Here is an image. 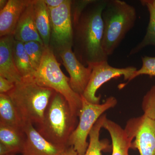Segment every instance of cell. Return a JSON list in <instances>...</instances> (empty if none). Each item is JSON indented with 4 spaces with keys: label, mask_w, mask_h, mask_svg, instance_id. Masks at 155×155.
Segmentation results:
<instances>
[{
    "label": "cell",
    "mask_w": 155,
    "mask_h": 155,
    "mask_svg": "<svg viewBox=\"0 0 155 155\" xmlns=\"http://www.w3.org/2000/svg\"><path fill=\"white\" fill-rule=\"evenodd\" d=\"M23 44L31 67L35 72L41 63L45 50L44 45L36 41L27 42Z\"/></svg>",
    "instance_id": "cell-22"
},
{
    "label": "cell",
    "mask_w": 155,
    "mask_h": 155,
    "mask_svg": "<svg viewBox=\"0 0 155 155\" xmlns=\"http://www.w3.org/2000/svg\"><path fill=\"white\" fill-rule=\"evenodd\" d=\"M65 0H44L49 8H55L64 2Z\"/></svg>",
    "instance_id": "cell-26"
},
{
    "label": "cell",
    "mask_w": 155,
    "mask_h": 155,
    "mask_svg": "<svg viewBox=\"0 0 155 155\" xmlns=\"http://www.w3.org/2000/svg\"><path fill=\"white\" fill-rule=\"evenodd\" d=\"M125 129L134 140L130 149L138 150L140 155H155V120L143 114L129 119Z\"/></svg>",
    "instance_id": "cell-9"
},
{
    "label": "cell",
    "mask_w": 155,
    "mask_h": 155,
    "mask_svg": "<svg viewBox=\"0 0 155 155\" xmlns=\"http://www.w3.org/2000/svg\"><path fill=\"white\" fill-rule=\"evenodd\" d=\"M13 52L15 65L22 78L32 77L35 71L31 67L23 43L15 40Z\"/></svg>",
    "instance_id": "cell-21"
},
{
    "label": "cell",
    "mask_w": 155,
    "mask_h": 155,
    "mask_svg": "<svg viewBox=\"0 0 155 155\" xmlns=\"http://www.w3.org/2000/svg\"><path fill=\"white\" fill-rule=\"evenodd\" d=\"M13 35L15 40L23 43L36 41L44 45L35 24L34 0L25 9L20 17Z\"/></svg>",
    "instance_id": "cell-14"
},
{
    "label": "cell",
    "mask_w": 155,
    "mask_h": 155,
    "mask_svg": "<svg viewBox=\"0 0 155 155\" xmlns=\"http://www.w3.org/2000/svg\"><path fill=\"white\" fill-rule=\"evenodd\" d=\"M58 55L70 76L69 84L71 88L78 94L81 95L89 81L91 67H85L81 64L76 58L72 48L61 51Z\"/></svg>",
    "instance_id": "cell-11"
},
{
    "label": "cell",
    "mask_w": 155,
    "mask_h": 155,
    "mask_svg": "<svg viewBox=\"0 0 155 155\" xmlns=\"http://www.w3.org/2000/svg\"><path fill=\"white\" fill-rule=\"evenodd\" d=\"M107 0L72 1L73 52L85 67L107 61L102 47V14Z\"/></svg>",
    "instance_id": "cell-1"
},
{
    "label": "cell",
    "mask_w": 155,
    "mask_h": 155,
    "mask_svg": "<svg viewBox=\"0 0 155 155\" xmlns=\"http://www.w3.org/2000/svg\"><path fill=\"white\" fill-rule=\"evenodd\" d=\"M142 66L141 68L134 72L129 82L140 75H148L150 77L155 76V57H143L142 58Z\"/></svg>",
    "instance_id": "cell-24"
},
{
    "label": "cell",
    "mask_w": 155,
    "mask_h": 155,
    "mask_svg": "<svg viewBox=\"0 0 155 155\" xmlns=\"http://www.w3.org/2000/svg\"><path fill=\"white\" fill-rule=\"evenodd\" d=\"M102 17L104 22L103 50L108 57L114 54L137 19L134 7L121 0H107Z\"/></svg>",
    "instance_id": "cell-3"
},
{
    "label": "cell",
    "mask_w": 155,
    "mask_h": 155,
    "mask_svg": "<svg viewBox=\"0 0 155 155\" xmlns=\"http://www.w3.org/2000/svg\"><path fill=\"white\" fill-rule=\"evenodd\" d=\"M72 1L65 0L55 8H49L51 20L49 48L55 54L67 48H72L73 30L71 5Z\"/></svg>",
    "instance_id": "cell-7"
},
{
    "label": "cell",
    "mask_w": 155,
    "mask_h": 155,
    "mask_svg": "<svg viewBox=\"0 0 155 155\" xmlns=\"http://www.w3.org/2000/svg\"><path fill=\"white\" fill-rule=\"evenodd\" d=\"M8 1L6 0H1L0 1V10H2L5 7L8 3Z\"/></svg>",
    "instance_id": "cell-28"
},
{
    "label": "cell",
    "mask_w": 155,
    "mask_h": 155,
    "mask_svg": "<svg viewBox=\"0 0 155 155\" xmlns=\"http://www.w3.org/2000/svg\"><path fill=\"white\" fill-rule=\"evenodd\" d=\"M91 67L92 72L89 81L81 96L89 102L93 104H100L101 96H97L96 93L104 84L113 78L123 76L124 80H127V83L119 85V88H122L129 83L132 75L137 70L134 67L125 68L112 67L108 64L107 61L94 64Z\"/></svg>",
    "instance_id": "cell-8"
},
{
    "label": "cell",
    "mask_w": 155,
    "mask_h": 155,
    "mask_svg": "<svg viewBox=\"0 0 155 155\" xmlns=\"http://www.w3.org/2000/svg\"><path fill=\"white\" fill-rule=\"evenodd\" d=\"M64 155H79L73 147L69 146L67 148Z\"/></svg>",
    "instance_id": "cell-27"
},
{
    "label": "cell",
    "mask_w": 155,
    "mask_h": 155,
    "mask_svg": "<svg viewBox=\"0 0 155 155\" xmlns=\"http://www.w3.org/2000/svg\"><path fill=\"white\" fill-rule=\"evenodd\" d=\"M15 155L14 154H10V155Z\"/></svg>",
    "instance_id": "cell-29"
},
{
    "label": "cell",
    "mask_w": 155,
    "mask_h": 155,
    "mask_svg": "<svg viewBox=\"0 0 155 155\" xmlns=\"http://www.w3.org/2000/svg\"><path fill=\"white\" fill-rule=\"evenodd\" d=\"M24 122L8 95L0 94V125L23 129Z\"/></svg>",
    "instance_id": "cell-16"
},
{
    "label": "cell",
    "mask_w": 155,
    "mask_h": 155,
    "mask_svg": "<svg viewBox=\"0 0 155 155\" xmlns=\"http://www.w3.org/2000/svg\"><path fill=\"white\" fill-rule=\"evenodd\" d=\"M60 65L52 50L45 47L40 67L31 78L40 86L52 89L63 96L69 103L73 115L79 117L82 98L71 88L69 78L63 73Z\"/></svg>",
    "instance_id": "cell-5"
},
{
    "label": "cell",
    "mask_w": 155,
    "mask_h": 155,
    "mask_svg": "<svg viewBox=\"0 0 155 155\" xmlns=\"http://www.w3.org/2000/svg\"><path fill=\"white\" fill-rule=\"evenodd\" d=\"M71 111L65 97L54 92L45 111L40 124L36 130L45 139L54 144L68 147L70 136L78 121Z\"/></svg>",
    "instance_id": "cell-2"
},
{
    "label": "cell",
    "mask_w": 155,
    "mask_h": 155,
    "mask_svg": "<svg viewBox=\"0 0 155 155\" xmlns=\"http://www.w3.org/2000/svg\"><path fill=\"white\" fill-rule=\"evenodd\" d=\"M32 0H9L0 11V36L13 35L20 17Z\"/></svg>",
    "instance_id": "cell-12"
},
{
    "label": "cell",
    "mask_w": 155,
    "mask_h": 155,
    "mask_svg": "<svg viewBox=\"0 0 155 155\" xmlns=\"http://www.w3.org/2000/svg\"><path fill=\"white\" fill-rule=\"evenodd\" d=\"M25 140L22 155H64L68 147L51 143L42 136L32 123L24 122Z\"/></svg>",
    "instance_id": "cell-10"
},
{
    "label": "cell",
    "mask_w": 155,
    "mask_h": 155,
    "mask_svg": "<svg viewBox=\"0 0 155 155\" xmlns=\"http://www.w3.org/2000/svg\"><path fill=\"white\" fill-rule=\"evenodd\" d=\"M14 41L13 35L2 37L0 39V76L16 83L21 81L22 77L14 61Z\"/></svg>",
    "instance_id": "cell-13"
},
{
    "label": "cell",
    "mask_w": 155,
    "mask_h": 155,
    "mask_svg": "<svg viewBox=\"0 0 155 155\" xmlns=\"http://www.w3.org/2000/svg\"><path fill=\"white\" fill-rule=\"evenodd\" d=\"M142 109L143 115L155 120V84L147 92L143 98Z\"/></svg>",
    "instance_id": "cell-23"
},
{
    "label": "cell",
    "mask_w": 155,
    "mask_h": 155,
    "mask_svg": "<svg viewBox=\"0 0 155 155\" xmlns=\"http://www.w3.org/2000/svg\"><path fill=\"white\" fill-rule=\"evenodd\" d=\"M34 8L38 31L45 46L49 47L51 32L49 10L44 0H34Z\"/></svg>",
    "instance_id": "cell-17"
},
{
    "label": "cell",
    "mask_w": 155,
    "mask_h": 155,
    "mask_svg": "<svg viewBox=\"0 0 155 155\" xmlns=\"http://www.w3.org/2000/svg\"><path fill=\"white\" fill-rule=\"evenodd\" d=\"M107 118V115L103 114L94 125L89 135V143L84 155H101L102 152L112 150V146L109 144L107 140H100V131Z\"/></svg>",
    "instance_id": "cell-19"
},
{
    "label": "cell",
    "mask_w": 155,
    "mask_h": 155,
    "mask_svg": "<svg viewBox=\"0 0 155 155\" xmlns=\"http://www.w3.org/2000/svg\"><path fill=\"white\" fill-rule=\"evenodd\" d=\"M103 128L107 130L112 140V155H129V150L134 139L128 135L125 128L106 118Z\"/></svg>",
    "instance_id": "cell-15"
},
{
    "label": "cell",
    "mask_w": 155,
    "mask_h": 155,
    "mask_svg": "<svg viewBox=\"0 0 155 155\" xmlns=\"http://www.w3.org/2000/svg\"><path fill=\"white\" fill-rule=\"evenodd\" d=\"M15 83L0 76V94H7L15 87Z\"/></svg>",
    "instance_id": "cell-25"
},
{
    "label": "cell",
    "mask_w": 155,
    "mask_h": 155,
    "mask_svg": "<svg viewBox=\"0 0 155 155\" xmlns=\"http://www.w3.org/2000/svg\"><path fill=\"white\" fill-rule=\"evenodd\" d=\"M25 140L23 129L0 125V143L6 147L10 154L21 153Z\"/></svg>",
    "instance_id": "cell-18"
},
{
    "label": "cell",
    "mask_w": 155,
    "mask_h": 155,
    "mask_svg": "<svg viewBox=\"0 0 155 155\" xmlns=\"http://www.w3.org/2000/svg\"><path fill=\"white\" fill-rule=\"evenodd\" d=\"M140 3L147 9L149 22L145 35L140 43L130 51L129 55L137 54L148 46L155 47V0H141Z\"/></svg>",
    "instance_id": "cell-20"
},
{
    "label": "cell",
    "mask_w": 155,
    "mask_h": 155,
    "mask_svg": "<svg viewBox=\"0 0 155 155\" xmlns=\"http://www.w3.org/2000/svg\"><path fill=\"white\" fill-rule=\"evenodd\" d=\"M54 91L35 83L31 77L22 78L7 93L11 98L24 122L40 124Z\"/></svg>",
    "instance_id": "cell-4"
},
{
    "label": "cell",
    "mask_w": 155,
    "mask_h": 155,
    "mask_svg": "<svg viewBox=\"0 0 155 155\" xmlns=\"http://www.w3.org/2000/svg\"><path fill=\"white\" fill-rule=\"evenodd\" d=\"M82 107L79 115L78 125L70 136L68 147L72 146L79 155H84L88 147L87 137L96 122L106 111L117 105L115 97L107 98L102 104L89 102L82 96Z\"/></svg>",
    "instance_id": "cell-6"
}]
</instances>
